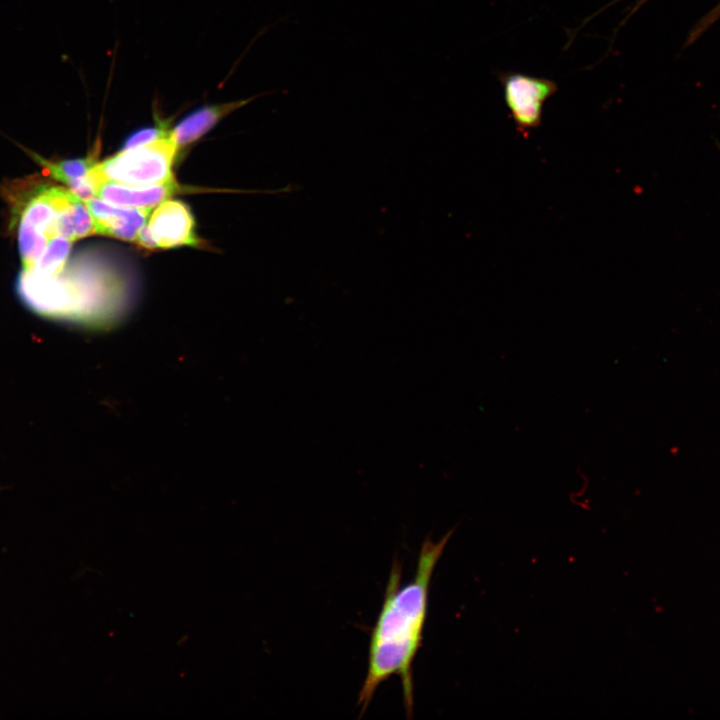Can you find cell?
<instances>
[{"mask_svg": "<svg viewBox=\"0 0 720 720\" xmlns=\"http://www.w3.org/2000/svg\"><path fill=\"white\" fill-rule=\"evenodd\" d=\"M454 529L434 542L427 537L419 551L413 579L401 585L402 565L394 559L383 603L370 634L367 672L358 696L365 713L376 690L391 676L401 680L404 707L413 715V663L422 645L429 589L435 567Z\"/></svg>", "mask_w": 720, "mask_h": 720, "instance_id": "obj_1", "label": "cell"}, {"mask_svg": "<svg viewBox=\"0 0 720 720\" xmlns=\"http://www.w3.org/2000/svg\"><path fill=\"white\" fill-rule=\"evenodd\" d=\"M31 156L37 161L54 179L66 184L68 188H72L86 179L90 169L96 163L91 158H79L71 160H62L59 162L49 161L43 157L32 153Z\"/></svg>", "mask_w": 720, "mask_h": 720, "instance_id": "obj_9", "label": "cell"}, {"mask_svg": "<svg viewBox=\"0 0 720 720\" xmlns=\"http://www.w3.org/2000/svg\"><path fill=\"white\" fill-rule=\"evenodd\" d=\"M177 152L168 133L95 163L89 171V178L94 186L101 182L131 186L162 184L175 179L172 168Z\"/></svg>", "mask_w": 720, "mask_h": 720, "instance_id": "obj_3", "label": "cell"}, {"mask_svg": "<svg viewBox=\"0 0 720 720\" xmlns=\"http://www.w3.org/2000/svg\"><path fill=\"white\" fill-rule=\"evenodd\" d=\"M170 129L164 125L160 124L154 127H148L141 129L139 131L134 132L132 135H130L129 138L124 143V148H133L140 145H144L146 143H149L151 141H154L162 136H165L169 133Z\"/></svg>", "mask_w": 720, "mask_h": 720, "instance_id": "obj_11", "label": "cell"}, {"mask_svg": "<svg viewBox=\"0 0 720 720\" xmlns=\"http://www.w3.org/2000/svg\"><path fill=\"white\" fill-rule=\"evenodd\" d=\"M257 97L201 106L185 116L173 129H170L169 137L179 151L201 138L225 116L247 105Z\"/></svg>", "mask_w": 720, "mask_h": 720, "instance_id": "obj_8", "label": "cell"}, {"mask_svg": "<svg viewBox=\"0 0 720 720\" xmlns=\"http://www.w3.org/2000/svg\"><path fill=\"white\" fill-rule=\"evenodd\" d=\"M619 1H621V0H613V1H611V2L608 3L603 9L599 10L598 12H596V13L594 14V16H595L596 14H598L599 12H601L602 10L606 9L607 7L612 6L613 4H615L616 2H619ZM647 1H648V0H637L636 3H635V5H634L633 8L631 9L630 13L627 15L626 19L624 20V22H625L629 17H631V16H632L645 2H647Z\"/></svg>", "mask_w": 720, "mask_h": 720, "instance_id": "obj_13", "label": "cell"}, {"mask_svg": "<svg viewBox=\"0 0 720 720\" xmlns=\"http://www.w3.org/2000/svg\"><path fill=\"white\" fill-rule=\"evenodd\" d=\"M71 244L72 241L63 236L53 237L34 268L30 272L24 273L42 278L60 274L64 270Z\"/></svg>", "mask_w": 720, "mask_h": 720, "instance_id": "obj_10", "label": "cell"}, {"mask_svg": "<svg viewBox=\"0 0 720 720\" xmlns=\"http://www.w3.org/2000/svg\"><path fill=\"white\" fill-rule=\"evenodd\" d=\"M135 242L144 248H157L146 224L138 232Z\"/></svg>", "mask_w": 720, "mask_h": 720, "instance_id": "obj_12", "label": "cell"}, {"mask_svg": "<svg viewBox=\"0 0 720 720\" xmlns=\"http://www.w3.org/2000/svg\"><path fill=\"white\" fill-rule=\"evenodd\" d=\"M503 99L517 131L527 136L542 121L546 101L558 91V84L548 78L514 71L497 74Z\"/></svg>", "mask_w": 720, "mask_h": 720, "instance_id": "obj_4", "label": "cell"}, {"mask_svg": "<svg viewBox=\"0 0 720 720\" xmlns=\"http://www.w3.org/2000/svg\"><path fill=\"white\" fill-rule=\"evenodd\" d=\"M180 190L175 179L162 184L146 186L101 182L95 186V197L115 205L152 211Z\"/></svg>", "mask_w": 720, "mask_h": 720, "instance_id": "obj_7", "label": "cell"}, {"mask_svg": "<svg viewBox=\"0 0 720 720\" xmlns=\"http://www.w3.org/2000/svg\"><path fill=\"white\" fill-rule=\"evenodd\" d=\"M157 248L198 246L194 219L186 204L165 200L153 210L146 223Z\"/></svg>", "mask_w": 720, "mask_h": 720, "instance_id": "obj_5", "label": "cell"}, {"mask_svg": "<svg viewBox=\"0 0 720 720\" xmlns=\"http://www.w3.org/2000/svg\"><path fill=\"white\" fill-rule=\"evenodd\" d=\"M42 278L22 272L17 292L33 312L57 321L88 328H105L123 314L126 303L106 280L91 273Z\"/></svg>", "mask_w": 720, "mask_h": 720, "instance_id": "obj_2", "label": "cell"}, {"mask_svg": "<svg viewBox=\"0 0 720 720\" xmlns=\"http://www.w3.org/2000/svg\"><path fill=\"white\" fill-rule=\"evenodd\" d=\"M94 222L95 234L135 241L151 210L115 205L99 198L85 201Z\"/></svg>", "mask_w": 720, "mask_h": 720, "instance_id": "obj_6", "label": "cell"}]
</instances>
